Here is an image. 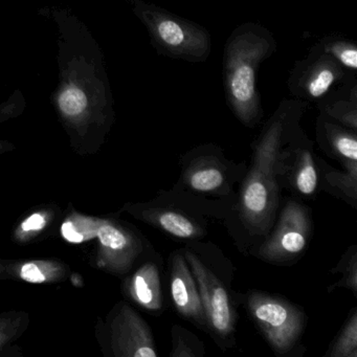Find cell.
Segmentation results:
<instances>
[{"label":"cell","mask_w":357,"mask_h":357,"mask_svg":"<svg viewBox=\"0 0 357 357\" xmlns=\"http://www.w3.org/2000/svg\"><path fill=\"white\" fill-rule=\"evenodd\" d=\"M57 30V87L51 101L73 143L103 142L114 121V95L105 57L89 26L66 8L47 10Z\"/></svg>","instance_id":"cell-1"},{"label":"cell","mask_w":357,"mask_h":357,"mask_svg":"<svg viewBox=\"0 0 357 357\" xmlns=\"http://www.w3.org/2000/svg\"><path fill=\"white\" fill-rule=\"evenodd\" d=\"M307 108L303 100H284L263 127L254 146L252 167L240 188L239 211L250 234L271 231L279 206L278 162L284 146L300 128Z\"/></svg>","instance_id":"cell-2"},{"label":"cell","mask_w":357,"mask_h":357,"mask_svg":"<svg viewBox=\"0 0 357 357\" xmlns=\"http://www.w3.org/2000/svg\"><path fill=\"white\" fill-rule=\"evenodd\" d=\"M277 49L273 34L260 24L238 26L227 39L223 57V80L227 104L246 127L256 126L262 118L257 87L259 68Z\"/></svg>","instance_id":"cell-3"},{"label":"cell","mask_w":357,"mask_h":357,"mask_svg":"<svg viewBox=\"0 0 357 357\" xmlns=\"http://www.w3.org/2000/svg\"><path fill=\"white\" fill-rule=\"evenodd\" d=\"M132 10L158 53L190 62L208 59L212 47L210 33L199 24L141 0H135Z\"/></svg>","instance_id":"cell-4"},{"label":"cell","mask_w":357,"mask_h":357,"mask_svg":"<svg viewBox=\"0 0 357 357\" xmlns=\"http://www.w3.org/2000/svg\"><path fill=\"white\" fill-rule=\"evenodd\" d=\"M245 308L275 353L288 354L298 346L306 326V314L300 306L275 294L250 291Z\"/></svg>","instance_id":"cell-5"},{"label":"cell","mask_w":357,"mask_h":357,"mask_svg":"<svg viewBox=\"0 0 357 357\" xmlns=\"http://www.w3.org/2000/svg\"><path fill=\"white\" fill-rule=\"evenodd\" d=\"M179 190L204 195L227 196L233 190L241 170L223 155L214 145H204L188 152L181 158Z\"/></svg>","instance_id":"cell-6"},{"label":"cell","mask_w":357,"mask_h":357,"mask_svg":"<svg viewBox=\"0 0 357 357\" xmlns=\"http://www.w3.org/2000/svg\"><path fill=\"white\" fill-rule=\"evenodd\" d=\"M195 278L206 311L208 331L217 342H227L235 333L236 314L231 296L219 278L190 250L183 252Z\"/></svg>","instance_id":"cell-7"},{"label":"cell","mask_w":357,"mask_h":357,"mask_svg":"<svg viewBox=\"0 0 357 357\" xmlns=\"http://www.w3.org/2000/svg\"><path fill=\"white\" fill-rule=\"evenodd\" d=\"M310 234L308 208L289 200L280 214L275 229L259 248V258L271 263L289 262L304 252Z\"/></svg>","instance_id":"cell-8"},{"label":"cell","mask_w":357,"mask_h":357,"mask_svg":"<svg viewBox=\"0 0 357 357\" xmlns=\"http://www.w3.org/2000/svg\"><path fill=\"white\" fill-rule=\"evenodd\" d=\"M284 146L278 162V183L285 181L300 195L310 197L319 187V170L312 151V143L300 128Z\"/></svg>","instance_id":"cell-9"},{"label":"cell","mask_w":357,"mask_h":357,"mask_svg":"<svg viewBox=\"0 0 357 357\" xmlns=\"http://www.w3.org/2000/svg\"><path fill=\"white\" fill-rule=\"evenodd\" d=\"M344 68L334 58L319 49L296 64L290 75V93L303 101H317L329 93L344 78Z\"/></svg>","instance_id":"cell-10"},{"label":"cell","mask_w":357,"mask_h":357,"mask_svg":"<svg viewBox=\"0 0 357 357\" xmlns=\"http://www.w3.org/2000/svg\"><path fill=\"white\" fill-rule=\"evenodd\" d=\"M133 216L160 229L162 233L181 240H196L206 235L204 223L179 206L165 204L162 199L132 206Z\"/></svg>","instance_id":"cell-11"},{"label":"cell","mask_w":357,"mask_h":357,"mask_svg":"<svg viewBox=\"0 0 357 357\" xmlns=\"http://www.w3.org/2000/svg\"><path fill=\"white\" fill-rule=\"evenodd\" d=\"M170 294L173 305L181 317L208 330L206 311L197 283L183 252H175L170 257Z\"/></svg>","instance_id":"cell-12"},{"label":"cell","mask_w":357,"mask_h":357,"mask_svg":"<svg viewBox=\"0 0 357 357\" xmlns=\"http://www.w3.org/2000/svg\"><path fill=\"white\" fill-rule=\"evenodd\" d=\"M96 236L104 264L114 273H126L143 252L141 239L119 223L99 220Z\"/></svg>","instance_id":"cell-13"},{"label":"cell","mask_w":357,"mask_h":357,"mask_svg":"<svg viewBox=\"0 0 357 357\" xmlns=\"http://www.w3.org/2000/svg\"><path fill=\"white\" fill-rule=\"evenodd\" d=\"M114 344L119 356H158L149 326L128 305L114 319Z\"/></svg>","instance_id":"cell-14"},{"label":"cell","mask_w":357,"mask_h":357,"mask_svg":"<svg viewBox=\"0 0 357 357\" xmlns=\"http://www.w3.org/2000/svg\"><path fill=\"white\" fill-rule=\"evenodd\" d=\"M128 292L132 300L146 310L158 312L164 308L162 281L158 265L147 262L130 278Z\"/></svg>","instance_id":"cell-15"},{"label":"cell","mask_w":357,"mask_h":357,"mask_svg":"<svg viewBox=\"0 0 357 357\" xmlns=\"http://www.w3.org/2000/svg\"><path fill=\"white\" fill-rule=\"evenodd\" d=\"M317 135L321 147L332 158L342 162H357L356 131L324 116L317 122Z\"/></svg>","instance_id":"cell-16"},{"label":"cell","mask_w":357,"mask_h":357,"mask_svg":"<svg viewBox=\"0 0 357 357\" xmlns=\"http://www.w3.org/2000/svg\"><path fill=\"white\" fill-rule=\"evenodd\" d=\"M342 166L346 172L331 168L324 175L326 189L331 193L347 200V202L356 206L357 202V162H344Z\"/></svg>","instance_id":"cell-17"},{"label":"cell","mask_w":357,"mask_h":357,"mask_svg":"<svg viewBox=\"0 0 357 357\" xmlns=\"http://www.w3.org/2000/svg\"><path fill=\"white\" fill-rule=\"evenodd\" d=\"M321 114L326 118L340 123L347 128L357 130V87L351 89L348 100H340L334 103H328L321 107Z\"/></svg>","instance_id":"cell-18"},{"label":"cell","mask_w":357,"mask_h":357,"mask_svg":"<svg viewBox=\"0 0 357 357\" xmlns=\"http://www.w3.org/2000/svg\"><path fill=\"white\" fill-rule=\"evenodd\" d=\"M329 357H357V310L353 309L344 327L326 353Z\"/></svg>","instance_id":"cell-19"},{"label":"cell","mask_w":357,"mask_h":357,"mask_svg":"<svg viewBox=\"0 0 357 357\" xmlns=\"http://www.w3.org/2000/svg\"><path fill=\"white\" fill-rule=\"evenodd\" d=\"M317 49L331 56L342 68L356 70L357 47L353 41L342 38H327L319 43Z\"/></svg>","instance_id":"cell-20"},{"label":"cell","mask_w":357,"mask_h":357,"mask_svg":"<svg viewBox=\"0 0 357 357\" xmlns=\"http://www.w3.org/2000/svg\"><path fill=\"white\" fill-rule=\"evenodd\" d=\"M173 348L171 357H202L204 355V344L194 334L181 326L172 328Z\"/></svg>","instance_id":"cell-21"},{"label":"cell","mask_w":357,"mask_h":357,"mask_svg":"<svg viewBox=\"0 0 357 357\" xmlns=\"http://www.w3.org/2000/svg\"><path fill=\"white\" fill-rule=\"evenodd\" d=\"M332 273H342V280L338 283L329 287V292L336 287L349 288L356 296L357 291V248L356 245L351 246L335 268L332 269Z\"/></svg>","instance_id":"cell-22"},{"label":"cell","mask_w":357,"mask_h":357,"mask_svg":"<svg viewBox=\"0 0 357 357\" xmlns=\"http://www.w3.org/2000/svg\"><path fill=\"white\" fill-rule=\"evenodd\" d=\"M61 268L59 264L45 261H32L20 266V278L28 283H45L59 277Z\"/></svg>","instance_id":"cell-23"},{"label":"cell","mask_w":357,"mask_h":357,"mask_svg":"<svg viewBox=\"0 0 357 357\" xmlns=\"http://www.w3.org/2000/svg\"><path fill=\"white\" fill-rule=\"evenodd\" d=\"M99 221L96 223L91 219L75 218L64 221L61 234L66 241L70 243H82L96 236Z\"/></svg>","instance_id":"cell-24"},{"label":"cell","mask_w":357,"mask_h":357,"mask_svg":"<svg viewBox=\"0 0 357 357\" xmlns=\"http://www.w3.org/2000/svg\"><path fill=\"white\" fill-rule=\"evenodd\" d=\"M26 100L24 93L20 91H15L7 101L0 104V123L16 118L20 116L26 109ZM11 149V144L0 141V153Z\"/></svg>","instance_id":"cell-25"},{"label":"cell","mask_w":357,"mask_h":357,"mask_svg":"<svg viewBox=\"0 0 357 357\" xmlns=\"http://www.w3.org/2000/svg\"><path fill=\"white\" fill-rule=\"evenodd\" d=\"M47 216L43 213H35L26 219L22 225V233L43 231L47 227Z\"/></svg>","instance_id":"cell-26"},{"label":"cell","mask_w":357,"mask_h":357,"mask_svg":"<svg viewBox=\"0 0 357 357\" xmlns=\"http://www.w3.org/2000/svg\"><path fill=\"white\" fill-rule=\"evenodd\" d=\"M6 334L3 333V330H1V327H0V349L3 347V342L6 340Z\"/></svg>","instance_id":"cell-27"}]
</instances>
